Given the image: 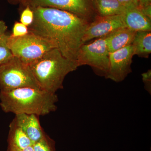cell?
Here are the masks:
<instances>
[{"label": "cell", "mask_w": 151, "mask_h": 151, "mask_svg": "<svg viewBox=\"0 0 151 151\" xmlns=\"http://www.w3.org/2000/svg\"><path fill=\"white\" fill-rule=\"evenodd\" d=\"M33 22L29 31L55 43L63 56L76 61L89 22L67 11L52 8L31 7Z\"/></svg>", "instance_id": "obj_1"}, {"label": "cell", "mask_w": 151, "mask_h": 151, "mask_svg": "<svg viewBox=\"0 0 151 151\" xmlns=\"http://www.w3.org/2000/svg\"><path fill=\"white\" fill-rule=\"evenodd\" d=\"M56 94L40 88L26 87L0 91V106L4 112L45 116L57 109Z\"/></svg>", "instance_id": "obj_2"}, {"label": "cell", "mask_w": 151, "mask_h": 151, "mask_svg": "<svg viewBox=\"0 0 151 151\" xmlns=\"http://www.w3.org/2000/svg\"><path fill=\"white\" fill-rule=\"evenodd\" d=\"M29 65L41 89L54 94L63 88L65 76L78 68L76 61L63 56L57 48Z\"/></svg>", "instance_id": "obj_3"}, {"label": "cell", "mask_w": 151, "mask_h": 151, "mask_svg": "<svg viewBox=\"0 0 151 151\" xmlns=\"http://www.w3.org/2000/svg\"><path fill=\"white\" fill-rule=\"evenodd\" d=\"M8 45L14 56L28 65L50 50L57 48L51 41L29 32L19 37H13L10 34Z\"/></svg>", "instance_id": "obj_4"}, {"label": "cell", "mask_w": 151, "mask_h": 151, "mask_svg": "<svg viewBox=\"0 0 151 151\" xmlns=\"http://www.w3.org/2000/svg\"><path fill=\"white\" fill-rule=\"evenodd\" d=\"M26 87L41 89L29 65L13 56L0 66V91Z\"/></svg>", "instance_id": "obj_5"}, {"label": "cell", "mask_w": 151, "mask_h": 151, "mask_svg": "<svg viewBox=\"0 0 151 151\" xmlns=\"http://www.w3.org/2000/svg\"><path fill=\"white\" fill-rule=\"evenodd\" d=\"M110 53L107 36H105L89 44H82L78 50L76 62L78 67L89 65L96 74L105 77L110 68Z\"/></svg>", "instance_id": "obj_6"}, {"label": "cell", "mask_w": 151, "mask_h": 151, "mask_svg": "<svg viewBox=\"0 0 151 151\" xmlns=\"http://www.w3.org/2000/svg\"><path fill=\"white\" fill-rule=\"evenodd\" d=\"M23 7L40 6L59 9L69 12L89 22L97 15L94 0H21Z\"/></svg>", "instance_id": "obj_7"}, {"label": "cell", "mask_w": 151, "mask_h": 151, "mask_svg": "<svg viewBox=\"0 0 151 151\" xmlns=\"http://www.w3.org/2000/svg\"><path fill=\"white\" fill-rule=\"evenodd\" d=\"M134 55L132 44L110 53V68L105 78L116 82L124 81L132 72L131 65Z\"/></svg>", "instance_id": "obj_8"}, {"label": "cell", "mask_w": 151, "mask_h": 151, "mask_svg": "<svg viewBox=\"0 0 151 151\" xmlns=\"http://www.w3.org/2000/svg\"><path fill=\"white\" fill-rule=\"evenodd\" d=\"M126 27L122 14L109 16L97 15L89 22L83 38V43L94 38L107 36L122 28Z\"/></svg>", "instance_id": "obj_9"}, {"label": "cell", "mask_w": 151, "mask_h": 151, "mask_svg": "<svg viewBox=\"0 0 151 151\" xmlns=\"http://www.w3.org/2000/svg\"><path fill=\"white\" fill-rule=\"evenodd\" d=\"M13 122L24 132L33 144L45 136L37 115L24 113L17 114Z\"/></svg>", "instance_id": "obj_10"}, {"label": "cell", "mask_w": 151, "mask_h": 151, "mask_svg": "<svg viewBox=\"0 0 151 151\" xmlns=\"http://www.w3.org/2000/svg\"><path fill=\"white\" fill-rule=\"evenodd\" d=\"M126 27L138 31H151V20L137 7L127 9L122 14Z\"/></svg>", "instance_id": "obj_11"}, {"label": "cell", "mask_w": 151, "mask_h": 151, "mask_svg": "<svg viewBox=\"0 0 151 151\" xmlns=\"http://www.w3.org/2000/svg\"><path fill=\"white\" fill-rule=\"evenodd\" d=\"M137 32L122 28L107 36V45L110 53L132 44Z\"/></svg>", "instance_id": "obj_12"}, {"label": "cell", "mask_w": 151, "mask_h": 151, "mask_svg": "<svg viewBox=\"0 0 151 151\" xmlns=\"http://www.w3.org/2000/svg\"><path fill=\"white\" fill-rule=\"evenodd\" d=\"M97 15L109 16L122 14L127 9L118 0H94Z\"/></svg>", "instance_id": "obj_13"}, {"label": "cell", "mask_w": 151, "mask_h": 151, "mask_svg": "<svg viewBox=\"0 0 151 151\" xmlns=\"http://www.w3.org/2000/svg\"><path fill=\"white\" fill-rule=\"evenodd\" d=\"M134 55L139 57L147 58L151 53V31H138L132 44Z\"/></svg>", "instance_id": "obj_14"}, {"label": "cell", "mask_w": 151, "mask_h": 151, "mask_svg": "<svg viewBox=\"0 0 151 151\" xmlns=\"http://www.w3.org/2000/svg\"><path fill=\"white\" fill-rule=\"evenodd\" d=\"M9 134V147L22 149L32 146L33 143L24 132L14 123L10 125Z\"/></svg>", "instance_id": "obj_15"}, {"label": "cell", "mask_w": 151, "mask_h": 151, "mask_svg": "<svg viewBox=\"0 0 151 151\" xmlns=\"http://www.w3.org/2000/svg\"><path fill=\"white\" fill-rule=\"evenodd\" d=\"M10 34L6 32L0 36V66L13 56L8 45Z\"/></svg>", "instance_id": "obj_16"}, {"label": "cell", "mask_w": 151, "mask_h": 151, "mask_svg": "<svg viewBox=\"0 0 151 151\" xmlns=\"http://www.w3.org/2000/svg\"><path fill=\"white\" fill-rule=\"evenodd\" d=\"M23 8L21 14L20 22L29 27L33 22L34 17L33 11L29 6H26Z\"/></svg>", "instance_id": "obj_17"}, {"label": "cell", "mask_w": 151, "mask_h": 151, "mask_svg": "<svg viewBox=\"0 0 151 151\" xmlns=\"http://www.w3.org/2000/svg\"><path fill=\"white\" fill-rule=\"evenodd\" d=\"M29 32V31L27 27L20 22H15L10 35L13 37H19L26 35Z\"/></svg>", "instance_id": "obj_18"}, {"label": "cell", "mask_w": 151, "mask_h": 151, "mask_svg": "<svg viewBox=\"0 0 151 151\" xmlns=\"http://www.w3.org/2000/svg\"><path fill=\"white\" fill-rule=\"evenodd\" d=\"M32 147L34 151H53L45 136L40 141L33 144Z\"/></svg>", "instance_id": "obj_19"}, {"label": "cell", "mask_w": 151, "mask_h": 151, "mask_svg": "<svg viewBox=\"0 0 151 151\" xmlns=\"http://www.w3.org/2000/svg\"><path fill=\"white\" fill-rule=\"evenodd\" d=\"M143 82L145 84V87L146 90L150 93H151V71L148 70L146 73L142 74Z\"/></svg>", "instance_id": "obj_20"}, {"label": "cell", "mask_w": 151, "mask_h": 151, "mask_svg": "<svg viewBox=\"0 0 151 151\" xmlns=\"http://www.w3.org/2000/svg\"><path fill=\"white\" fill-rule=\"evenodd\" d=\"M126 8L137 7L139 6L138 0H118Z\"/></svg>", "instance_id": "obj_21"}, {"label": "cell", "mask_w": 151, "mask_h": 151, "mask_svg": "<svg viewBox=\"0 0 151 151\" xmlns=\"http://www.w3.org/2000/svg\"><path fill=\"white\" fill-rule=\"evenodd\" d=\"M140 10L147 17L150 19L151 20V5L147 6L140 7H138Z\"/></svg>", "instance_id": "obj_22"}, {"label": "cell", "mask_w": 151, "mask_h": 151, "mask_svg": "<svg viewBox=\"0 0 151 151\" xmlns=\"http://www.w3.org/2000/svg\"><path fill=\"white\" fill-rule=\"evenodd\" d=\"M9 151H34V150L32 145L22 149L17 148L14 147H9Z\"/></svg>", "instance_id": "obj_23"}, {"label": "cell", "mask_w": 151, "mask_h": 151, "mask_svg": "<svg viewBox=\"0 0 151 151\" xmlns=\"http://www.w3.org/2000/svg\"><path fill=\"white\" fill-rule=\"evenodd\" d=\"M8 27L5 22L3 20H0V36L6 32Z\"/></svg>", "instance_id": "obj_24"}, {"label": "cell", "mask_w": 151, "mask_h": 151, "mask_svg": "<svg viewBox=\"0 0 151 151\" xmlns=\"http://www.w3.org/2000/svg\"><path fill=\"white\" fill-rule=\"evenodd\" d=\"M139 6L140 7L151 5V0H138Z\"/></svg>", "instance_id": "obj_25"}, {"label": "cell", "mask_w": 151, "mask_h": 151, "mask_svg": "<svg viewBox=\"0 0 151 151\" xmlns=\"http://www.w3.org/2000/svg\"><path fill=\"white\" fill-rule=\"evenodd\" d=\"M7 1L11 4L16 5L19 4L21 0H7Z\"/></svg>", "instance_id": "obj_26"}]
</instances>
